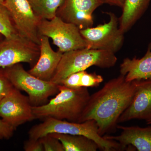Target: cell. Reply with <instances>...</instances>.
<instances>
[{"instance_id": "cell-18", "label": "cell", "mask_w": 151, "mask_h": 151, "mask_svg": "<svg viewBox=\"0 0 151 151\" xmlns=\"http://www.w3.org/2000/svg\"><path fill=\"white\" fill-rule=\"evenodd\" d=\"M35 13L41 20H51L64 0H28Z\"/></svg>"}, {"instance_id": "cell-17", "label": "cell", "mask_w": 151, "mask_h": 151, "mask_svg": "<svg viewBox=\"0 0 151 151\" xmlns=\"http://www.w3.org/2000/svg\"><path fill=\"white\" fill-rule=\"evenodd\" d=\"M50 134L61 142L64 151H96L99 150L98 145L94 140L83 135Z\"/></svg>"}, {"instance_id": "cell-6", "label": "cell", "mask_w": 151, "mask_h": 151, "mask_svg": "<svg viewBox=\"0 0 151 151\" xmlns=\"http://www.w3.org/2000/svg\"><path fill=\"white\" fill-rule=\"evenodd\" d=\"M80 29L76 25L64 21L56 16L51 20H42L39 27L40 35L52 40L53 43L63 53L88 47Z\"/></svg>"}, {"instance_id": "cell-20", "label": "cell", "mask_w": 151, "mask_h": 151, "mask_svg": "<svg viewBox=\"0 0 151 151\" xmlns=\"http://www.w3.org/2000/svg\"><path fill=\"white\" fill-rule=\"evenodd\" d=\"M44 151H64L62 143L50 134L40 138Z\"/></svg>"}, {"instance_id": "cell-23", "label": "cell", "mask_w": 151, "mask_h": 151, "mask_svg": "<svg viewBox=\"0 0 151 151\" xmlns=\"http://www.w3.org/2000/svg\"><path fill=\"white\" fill-rule=\"evenodd\" d=\"M14 87L12 83L0 70V101Z\"/></svg>"}, {"instance_id": "cell-22", "label": "cell", "mask_w": 151, "mask_h": 151, "mask_svg": "<svg viewBox=\"0 0 151 151\" xmlns=\"http://www.w3.org/2000/svg\"><path fill=\"white\" fill-rule=\"evenodd\" d=\"M84 71H79L70 74L63 79L59 84L73 89L81 87V79Z\"/></svg>"}, {"instance_id": "cell-14", "label": "cell", "mask_w": 151, "mask_h": 151, "mask_svg": "<svg viewBox=\"0 0 151 151\" xmlns=\"http://www.w3.org/2000/svg\"><path fill=\"white\" fill-rule=\"evenodd\" d=\"M142 128L138 126L124 127L118 125L122 130L118 136H103L105 139L116 141L123 147L132 146L138 151H151V124Z\"/></svg>"}, {"instance_id": "cell-12", "label": "cell", "mask_w": 151, "mask_h": 151, "mask_svg": "<svg viewBox=\"0 0 151 151\" xmlns=\"http://www.w3.org/2000/svg\"><path fill=\"white\" fill-rule=\"evenodd\" d=\"M132 120L151 121V79L137 80V86L129 106L123 112L118 123Z\"/></svg>"}, {"instance_id": "cell-5", "label": "cell", "mask_w": 151, "mask_h": 151, "mask_svg": "<svg viewBox=\"0 0 151 151\" xmlns=\"http://www.w3.org/2000/svg\"><path fill=\"white\" fill-rule=\"evenodd\" d=\"M0 70L14 88L27 93L32 106L45 104L50 96L59 92L58 84L32 75L25 70L21 63L1 68Z\"/></svg>"}, {"instance_id": "cell-4", "label": "cell", "mask_w": 151, "mask_h": 151, "mask_svg": "<svg viewBox=\"0 0 151 151\" xmlns=\"http://www.w3.org/2000/svg\"><path fill=\"white\" fill-rule=\"evenodd\" d=\"M117 58L110 52L86 48L64 52L50 81L59 84L63 79L72 73L96 66L108 68L116 65Z\"/></svg>"}, {"instance_id": "cell-26", "label": "cell", "mask_w": 151, "mask_h": 151, "mask_svg": "<svg viewBox=\"0 0 151 151\" xmlns=\"http://www.w3.org/2000/svg\"><path fill=\"white\" fill-rule=\"evenodd\" d=\"M103 4H108L111 6H115L122 8L124 0H101Z\"/></svg>"}, {"instance_id": "cell-2", "label": "cell", "mask_w": 151, "mask_h": 151, "mask_svg": "<svg viewBox=\"0 0 151 151\" xmlns=\"http://www.w3.org/2000/svg\"><path fill=\"white\" fill-rule=\"evenodd\" d=\"M59 92L45 104L32 106L35 119L52 118L78 122L90 97L87 87L73 89L58 84Z\"/></svg>"}, {"instance_id": "cell-1", "label": "cell", "mask_w": 151, "mask_h": 151, "mask_svg": "<svg viewBox=\"0 0 151 151\" xmlns=\"http://www.w3.org/2000/svg\"><path fill=\"white\" fill-rule=\"evenodd\" d=\"M136 86L137 80L127 81L121 74L109 80L90 95L78 122L94 120L101 137L115 133L119 117L132 103Z\"/></svg>"}, {"instance_id": "cell-7", "label": "cell", "mask_w": 151, "mask_h": 151, "mask_svg": "<svg viewBox=\"0 0 151 151\" xmlns=\"http://www.w3.org/2000/svg\"><path fill=\"white\" fill-rule=\"evenodd\" d=\"M109 16L108 22L96 27L80 29L81 35L88 44L87 48L105 50L115 53L122 48L124 33L119 28V18L115 14L105 12Z\"/></svg>"}, {"instance_id": "cell-9", "label": "cell", "mask_w": 151, "mask_h": 151, "mask_svg": "<svg viewBox=\"0 0 151 151\" xmlns=\"http://www.w3.org/2000/svg\"><path fill=\"white\" fill-rule=\"evenodd\" d=\"M3 4L10 14L18 33L40 45L39 27L41 19L35 13L28 0H4Z\"/></svg>"}, {"instance_id": "cell-19", "label": "cell", "mask_w": 151, "mask_h": 151, "mask_svg": "<svg viewBox=\"0 0 151 151\" xmlns=\"http://www.w3.org/2000/svg\"><path fill=\"white\" fill-rule=\"evenodd\" d=\"M0 33L4 38H11L19 35L6 8L0 4Z\"/></svg>"}, {"instance_id": "cell-21", "label": "cell", "mask_w": 151, "mask_h": 151, "mask_svg": "<svg viewBox=\"0 0 151 151\" xmlns=\"http://www.w3.org/2000/svg\"><path fill=\"white\" fill-rule=\"evenodd\" d=\"M104 80L103 76L95 73H89L86 71H83L81 76V87H97Z\"/></svg>"}, {"instance_id": "cell-15", "label": "cell", "mask_w": 151, "mask_h": 151, "mask_svg": "<svg viewBox=\"0 0 151 151\" xmlns=\"http://www.w3.org/2000/svg\"><path fill=\"white\" fill-rule=\"evenodd\" d=\"M120 74L127 81L151 79V43L143 57L127 58L120 65Z\"/></svg>"}, {"instance_id": "cell-29", "label": "cell", "mask_w": 151, "mask_h": 151, "mask_svg": "<svg viewBox=\"0 0 151 151\" xmlns=\"http://www.w3.org/2000/svg\"><path fill=\"white\" fill-rule=\"evenodd\" d=\"M147 124L148 125H150V124H151V121L150 122H147Z\"/></svg>"}, {"instance_id": "cell-10", "label": "cell", "mask_w": 151, "mask_h": 151, "mask_svg": "<svg viewBox=\"0 0 151 151\" xmlns=\"http://www.w3.org/2000/svg\"><path fill=\"white\" fill-rule=\"evenodd\" d=\"M32 108L28 97L14 87L0 101V119L16 129L35 119Z\"/></svg>"}, {"instance_id": "cell-27", "label": "cell", "mask_w": 151, "mask_h": 151, "mask_svg": "<svg viewBox=\"0 0 151 151\" xmlns=\"http://www.w3.org/2000/svg\"><path fill=\"white\" fill-rule=\"evenodd\" d=\"M3 37H4V36L3 35L0 33V41L1 40H2L3 39Z\"/></svg>"}, {"instance_id": "cell-28", "label": "cell", "mask_w": 151, "mask_h": 151, "mask_svg": "<svg viewBox=\"0 0 151 151\" xmlns=\"http://www.w3.org/2000/svg\"><path fill=\"white\" fill-rule=\"evenodd\" d=\"M4 0H0V4H3V3H4Z\"/></svg>"}, {"instance_id": "cell-25", "label": "cell", "mask_w": 151, "mask_h": 151, "mask_svg": "<svg viewBox=\"0 0 151 151\" xmlns=\"http://www.w3.org/2000/svg\"><path fill=\"white\" fill-rule=\"evenodd\" d=\"M25 151H44L43 146L39 139L30 138L25 141L23 146Z\"/></svg>"}, {"instance_id": "cell-13", "label": "cell", "mask_w": 151, "mask_h": 151, "mask_svg": "<svg viewBox=\"0 0 151 151\" xmlns=\"http://www.w3.org/2000/svg\"><path fill=\"white\" fill-rule=\"evenodd\" d=\"M49 38L40 36V54L35 65L29 72L37 78L46 81H50L63 54L61 52H55L52 48Z\"/></svg>"}, {"instance_id": "cell-8", "label": "cell", "mask_w": 151, "mask_h": 151, "mask_svg": "<svg viewBox=\"0 0 151 151\" xmlns=\"http://www.w3.org/2000/svg\"><path fill=\"white\" fill-rule=\"evenodd\" d=\"M40 54L39 45L19 35L0 41V68L25 63L32 67Z\"/></svg>"}, {"instance_id": "cell-3", "label": "cell", "mask_w": 151, "mask_h": 151, "mask_svg": "<svg viewBox=\"0 0 151 151\" xmlns=\"http://www.w3.org/2000/svg\"><path fill=\"white\" fill-rule=\"evenodd\" d=\"M52 133L83 135L94 140L100 150L123 151L126 148L116 141L100 136L97 123L94 120L79 123L47 118L43 119L42 123L33 126L28 134L30 138L39 139Z\"/></svg>"}, {"instance_id": "cell-16", "label": "cell", "mask_w": 151, "mask_h": 151, "mask_svg": "<svg viewBox=\"0 0 151 151\" xmlns=\"http://www.w3.org/2000/svg\"><path fill=\"white\" fill-rule=\"evenodd\" d=\"M151 0H124L122 13L119 18V28L122 32L129 31L141 18L148 8Z\"/></svg>"}, {"instance_id": "cell-11", "label": "cell", "mask_w": 151, "mask_h": 151, "mask_svg": "<svg viewBox=\"0 0 151 151\" xmlns=\"http://www.w3.org/2000/svg\"><path fill=\"white\" fill-rule=\"evenodd\" d=\"M103 4L101 0H64L57 16L76 25L80 29L92 27L93 13Z\"/></svg>"}, {"instance_id": "cell-24", "label": "cell", "mask_w": 151, "mask_h": 151, "mask_svg": "<svg viewBox=\"0 0 151 151\" xmlns=\"http://www.w3.org/2000/svg\"><path fill=\"white\" fill-rule=\"evenodd\" d=\"M15 129L0 119V139H9L13 136Z\"/></svg>"}]
</instances>
